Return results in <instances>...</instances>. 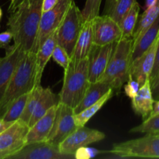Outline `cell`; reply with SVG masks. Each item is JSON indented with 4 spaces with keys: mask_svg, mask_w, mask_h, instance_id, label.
Masks as SVG:
<instances>
[{
    "mask_svg": "<svg viewBox=\"0 0 159 159\" xmlns=\"http://www.w3.org/2000/svg\"><path fill=\"white\" fill-rule=\"evenodd\" d=\"M94 45L92 20H85L81 28L71 59L80 60L87 58Z\"/></svg>",
    "mask_w": 159,
    "mask_h": 159,
    "instance_id": "21",
    "label": "cell"
},
{
    "mask_svg": "<svg viewBox=\"0 0 159 159\" xmlns=\"http://www.w3.org/2000/svg\"><path fill=\"white\" fill-rule=\"evenodd\" d=\"M9 155L6 153H2V152H0V159H5L8 158Z\"/></svg>",
    "mask_w": 159,
    "mask_h": 159,
    "instance_id": "42",
    "label": "cell"
},
{
    "mask_svg": "<svg viewBox=\"0 0 159 159\" xmlns=\"http://www.w3.org/2000/svg\"><path fill=\"white\" fill-rule=\"evenodd\" d=\"M159 35V16L141 35L133 41L130 66L150 47Z\"/></svg>",
    "mask_w": 159,
    "mask_h": 159,
    "instance_id": "20",
    "label": "cell"
},
{
    "mask_svg": "<svg viewBox=\"0 0 159 159\" xmlns=\"http://www.w3.org/2000/svg\"><path fill=\"white\" fill-rule=\"evenodd\" d=\"M94 44L98 46L115 43L123 37L119 25L109 15L97 16L92 20Z\"/></svg>",
    "mask_w": 159,
    "mask_h": 159,
    "instance_id": "11",
    "label": "cell"
},
{
    "mask_svg": "<svg viewBox=\"0 0 159 159\" xmlns=\"http://www.w3.org/2000/svg\"><path fill=\"white\" fill-rule=\"evenodd\" d=\"M51 57L53 58L54 61H55L58 65H60L64 70L66 69L70 61H71V57H70L66 51L59 43H57V45L55 48Z\"/></svg>",
    "mask_w": 159,
    "mask_h": 159,
    "instance_id": "30",
    "label": "cell"
},
{
    "mask_svg": "<svg viewBox=\"0 0 159 159\" xmlns=\"http://www.w3.org/2000/svg\"><path fill=\"white\" fill-rule=\"evenodd\" d=\"M112 88L110 85L104 83V82H99V81L90 83V86H89L87 91L86 92L82 100L73 109V112H74L75 114L79 113L80 112L83 111L86 108L91 106L92 104L95 103L105 93H107Z\"/></svg>",
    "mask_w": 159,
    "mask_h": 159,
    "instance_id": "22",
    "label": "cell"
},
{
    "mask_svg": "<svg viewBox=\"0 0 159 159\" xmlns=\"http://www.w3.org/2000/svg\"><path fill=\"white\" fill-rule=\"evenodd\" d=\"M104 138L105 134L103 132L84 126L78 127L71 134L59 144V148L62 153L74 156L75 152L80 148L99 142Z\"/></svg>",
    "mask_w": 159,
    "mask_h": 159,
    "instance_id": "12",
    "label": "cell"
},
{
    "mask_svg": "<svg viewBox=\"0 0 159 159\" xmlns=\"http://www.w3.org/2000/svg\"><path fill=\"white\" fill-rule=\"evenodd\" d=\"M154 99L153 97L150 79L140 86L137 94L132 98V108L134 113L146 120L153 110Z\"/></svg>",
    "mask_w": 159,
    "mask_h": 159,
    "instance_id": "18",
    "label": "cell"
},
{
    "mask_svg": "<svg viewBox=\"0 0 159 159\" xmlns=\"http://www.w3.org/2000/svg\"><path fill=\"white\" fill-rule=\"evenodd\" d=\"M20 1H21V0H11L10 5H9V12H10L11 11H12V9H13L14 8H15L16 6L20 3Z\"/></svg>",
    "mask_w": 159,
    "mask_h": 159,
    "instance_id": "40",
    "label": "cell"
},
{
    "mask_svg": "<svg viewBox=\"0 0 159 159\" xmlns=\"http://www.w3.org/2000/svg\"><path fill=\"white\" fill-rule=\"evenodd\" d=\"M62 88L59 93V100L74 109L84 98L90 82L88 78V59H71L64 70Z\"/></svg>",
    "mask_w": 159,
    "mask_h": 159,
    "instance_id": "2",
    "label": "cell"
},
{
    "mask_svg": "<svg viewBox=\"0 0 159 159\" xmlns=\"http://www.w3.org/2000/svg\"><path fill=\"white\" fill-rule=\"evenodd\" d=\"M140 9V5L137 2L128 13L125 16L123 20L120 22L119 26L122 30L123 37H132L134 30L138 20Z\"/></svg>",
    "mask_w": 159,
    "mask_h": 159,
    "instance_id": "26",
    "label": "cell"
},
{
    "mask_svg": "<svg viewBox=\"0 0 159 159\" xmlns=\"http://www.w3.org/2000/svg\"><path fill=\"white\" fill-rule=\"evenodd\" d=\"M109 153L118 158H159V134L114 144Z\"/></svg>",
    "mask_w": 159,
    "mask_h": 159,
    "instance_id": "6",
    "label": "cell"
},
{
    "mask_svg": "<svg viewBox=\"0 0 159 159\" xmlns=\"http://www.w3.org/2000/svg\"><path fill=\"white\" fill-rule=\"evenodd\" d=\"M12 33L9 30L5 31V32L0 33V48H9V44L11 40H12Z\"/></svg>",
    "mask_w": 159,
    "mask_h": 159,
    "instance_id": "33",
    "label": "cell"
},
{
    "mask_svg": "<svg viewBox=\"0 0 159 159\" xmlns=\"http://www.w3.org/2000/svg\"><path fill=\"white\" fill-rule=\"evenodd\" d=\"M59 95L50 88H43L41 85L34 87L30 93L27 102L20 119L31 127L50 108L59 103Z\"/></svg>",
    "mask_w": 159,
    "mask_h": 159,
    "instance_id": "5",
    "label": "cell"
},
{
    "mask_svg": "<svg viewBox=\"0 0 159 159\" xmlns=\"http://www.w3.org/2000/svg\"><path fill=\"white\" fill-rule=\"evenodd\" d=\"M30 93L21 95L19 97L16 98L8 105L5 110L4 113L2 116L3 120L6 122H15L20 119L24 110L25 107L29 98Z\"/></svg>",
    "mask_w": 159,
    "mask_h": 159,
    "instance_id": "25",
    "label": "cell"
},
{
    "mask_svg": "<svg viewBox=\"0 0 159 159\" xmlns=\"http://www.w3.org/2000/svg\"><path fill=\"white\" fill-rule=\"evenodd\" d=\"M158 38L159 35L152 45L130 66L129 75L139 82L140 86H142L147 80L150 79V75L155 62Z\"/></svg>",
    "mask_w": 159,
    "mask_h": 159,
    "instance_id": "16",
    "label": "cell"
},
{
    "mask_svg": "<svg viewBox=\"0 0 159 159\" xmlns=\"http://www.w3.org/2000/svg\"><path fill=\"white\" fill-rule=\"evenodd\" d=\"M159 16V0H156L155 3L147 10H144L143 13L140 16V19L137 21L134 30L132 40L133 41L137 40L139 37L144 32L153 22Z\"/></svg>",
    "mask_w": 159,
    "mask_h": 159,
    "instance_id": "24",
    "label": "cell"
},
{
    "mask_svg": "<svg viewBox=\"0 0 159 159\" xmlns=\"http://www.w3.org/2000/svg\"><path fill=\"white\" fill-rule=\"evenodd\" d=\"M135 2H137V0H117L113 10L109 16L119 25L120 22L130 10Z\"/></svg>",
    "mask_w": 159,
    "mask_h": 159,
    "instance_id": "28",
    "label": "cell"
},
{
    "mask_svg": "<svg viewBox=\"0 0 159 159\" xmlns=\"http://www.w3.org/2000/svg\"><path fill=\"white\" fill-rule=\"evenodd\" d=\"M150 82H151V88L153 97L156 100H157V99H159V71L154 77V79Z\"/></svg>",
    "mask_w": 159,
    "mask_h": 159,
    "instance_id": "34",
    "label": "cell"
},
{
    "mask_svg": "<svg viewBox=\"0 0 159 159\" xmlns=\"http://www.w3.org/2000/svg\"><path fill=\"white\" fill-rule=\"evenodd\" d=\"M84 21L82 12L73 1L56 30L58 43L66 51L70 57Z\"/></svg>",
    "mask_w": 159,
    "mask_h": 159,
    "instance_id": "7",
    "label": "cell"
},
{
    "mask_svg": "<svg viewBox=\"0 0 159 159\" xmlns=\"http://www.w3.org/2000/svg\"><path fill=\"white\" fill-rule=\"evenodd\" d=\"M73 1L74 0H58L57 3L52 9L42 12L36 41L35 53L45 39L57 30Z\"/></svg>",
    "mask_w": 159,
    "mask_h": 159,
    "instance_id": "9",
    "label": "cell"
},
{
    "mask_svg": "<svg viewBox=\"0 0 159 159\" xmlns=\"http://www.w3.org/2000/svg\"><path fill=\"white\" fill-rule=\"evenodd\" d=\"M112 95H113V89H111L107 93L104 95L101 99L98 101H97L95 103L92 104L91 106L88 107L87 108H86L85 110H84L83 111L80 112L79 113H76L74 115L75 118V122L76 124L78 127H83V126H85V124L88 122L89 120L93 116H94L97 113V112H98V110L109 100V99L112 98Z\"/></svg>",
    "mask_w": 159,
    "mask_h": 159,
    "instance_id": "23",
    "label": "cell"
},
{
    "mask_svg": "<svg viewBox=\"0 0 159 159\" xmlns=\"http://www.w3.org/2000/svg\"><path fill=\"white\" fill-rule=\"evenodd\" d=\"M12 124V122H6V121L3 120L2 118L0 116V133H2L6 128H8Z\"/></svg>",
    "mask_w": 159,
    "mask_h": 159,
    "instance_id": "38",
    "label": "cell"
},
{
    "mask_svg": "<svg viewBox=\"0 0 159 159\" xmlns=\"http://www.w3.org/2000/svg\"><path fill=\"white\" fill-rule=\"evenodd\" d=\"M36 87V53L26 52L17 65L0 103V116L16 98L31 93Z\"/></svg>",
    "mask_w": 159,
    "mask_h": 159,
    "instance_id": "3",
    "label": "cell"
},
{
    "mask_svg": "<svg viewBox=\"0 0 159 159\" xmlns=\"http://www.w3.org/2000/svg\"><path fill=\"white\" fill-rule=\"evenodd\" d=\"M57 43V33L55 30L45 39L36 52V86L41 85L43 71L52 56L53 51Z\"/></svg>",
    "mask_w": 159,
    "mask_h": 159,
    "instance_id": "19",
    "label": "cell"
},
{
    "mask_svg": "<svg viewBox=\"0 0 159 159\" xmlns=\"http://www.w3.org/2000/svg\"><path fill=\"white\" fill-rule=\"evenodd\" d=\"M101 0H86L85 5L81 11L84 20H91L98 16Z\"/></svg>",
    "mask_w": 159,
    "mask_h": 159,
    "instance_id": "29",
    "label": "cell"
},
{
    "mask_svg": "<svg viewBox=\"0 0 159 159\" xmlns=\"http://www.w3.org/2000/svg\"><path fill=\"white\" fill-rule=\"evenodd\" d=\"M126 82L127 83L124 86L125 93H126V95L128 97L132 99V98H133L137 94V93H138L139 89L140 88V85L139 84V82L136 79H134L130 75H129V79H128V81Z\"/></svg>",
    "mask_w": 159,
    "mask_h": 159,
    "instance_id": "32",
    "label": "cell"
},
{
    "mask_svg": "<svg viewBox=\"0 0 159 159\" xmlns=\"http://www.w3.org/2000/svg\"><path fill=\"white\" fill-rule=\"evenodd\" d=\"M11 159H73L74 156L64 154L59 146L48 141H39L26 144L11 155Z\"/></svg>",
    "mask_w": 159,
    "mask_h": 159,
    "instance_id": "10",
    "label": "cell"
},
{
    "mask_svg": "<svg viewBox=\"0 0 159 159\" xmlns=\"http://www.w3.org/2000/svg\"><path fill=\"white\" fill-rule=\"evenodd\" d=\"M116 43L98 46L94 44L90 51L88 59V78L90 83L100 80L104 74Z\"/></svg>",
    "mask_w": 159,
    "mask_h": 159,
    "instance_id": "14",
    "label": "cell"
},
{
    "mask_svg": "<svg viewBox=\"0 0 159 159\" xmlns=\"http://www.w3.org/2000/svg\"><path fill=\"white\" fill-rule=\"evenodd\" d=\"M58 0H43L42 2V12L49 11L52 9L55 4L57 3Z\"/></svg>",
    "mask_w": 159,
    "mask_h": 159,
    "instance_id": "36",
    "label": "cell"
},
{
    "mask_svg": "<svg viewBox=\"0 0 159 159\" xmlns=\"http://www.w3.org/2000/svg\"><path fill=\"white\" fill-rule=\"evenodd\" d=\"M57 106L50 108L42 117H41L32 127H30L26 136V144L46 140L52 128Z\"/></svg>",
    "mask_w": 159,
    "mask_h": 159,
    "instance_id": "17",
    "label": "cell"
},
{
    "mask_svg": "<svg viewBox=\"0 0 159 159\" xmlns=\"http://www.w3.org/2000/svg\"><path fill=\"white\" fill-rule=\"evenodd\" d=\"M117 0H105V6H104V13L105 15H110L111 12H112L116 3Z\"/></svg>",
    "mask_w": 159,
    "mask_h": 159,
    "instance_id": "37",
    "label": "cell"
},
{
    "mask_svg": "<svg viewBox=\"0 0 159 159\" xmlns=\"http://www.w3.org/2000/svg\"><path fill=\"white\" fill-rule=\"evenodd\" d=\"M129 131L131 133L159 134V114L149 116L141 124L134 127Z\"/></svg>",
    "mask_w": 159,
    "mask_h": 159,
    "instance_id": "27",
    "label": "cell"
},
{
    "mask_svg": "<svg viewBox=\"0 0 159 159\" xmlns=\"http://www.w3.org/2000/svg\"><path fill=\"white\" fill-rule=\"evenodd\" d=\"M2 11L1 8H0V20H1L2 18Z\"/></svg>",
    "mask_w": 159,
    "mask_h": 159,
    "instance_id": "43",
    "label": "cell"
},
{
    "mask_svg": "<svg viewBox=\"0 0 159 159\" xmlns=\"http://www.w3.org/2000/svg\"><path fill=\"white\" fill-rule=\"evenodd\" d=\"M156 0H145V5H144V10H147L149 8H151L153 5L155 3Z\"/></svg>",
    "mask_w": 159,
    "mask_h": 159,
    "instance_id": "41",
    "label": "cell"
},
{
    "mask_svg": "<svg viewBox=\"0 0 159 159\" xmlns=\"http://www.w3.org/2000/svg\"><path fill=\"white\" fill-rule=\"evenodd\" d=\"M159 71V38H158V43H157V53H156V57H155V62H154V68H153L151 74L150 75V82L154 79L156 75L157 74Z\"/></svg>",
    "mask_w": 159,
    "mask_h": 159,
    "instance_id": "35",
    "label": "cell"
},
{
    "mask_svg": "<svg viewBox=\"0 0 159 159\" xmlns=\"http://www.w3.org/2000/svg\"><path fill=\"white\" fill-rule=\"evenodd\" d=\"M43 0H21L10 12L7 26L12 34L13 45L23 51L35 52L42 15Z\"/></svg>",
    "mask_w": 159,
    "mask_h": 159,
    "instance_id": "1",
    "label": "cell"
},
{
    "mask_svg": "<svg viewBox=\"0 0 159 159\" xmlns=\"http://www.w3.org/2000/svg\"><path fill=\"white\" fill-rule=\"evenodd\" d=\"M30 127L20 120L12 123L0 133V152L9 155L8 158L26 144V136Z\"/></svg>",
    "mask_w": 159,
    "mask_h": 159,
    "instance_id": "13",
    "label": "cell"
},
{
    "mask_svg": "<svg viewBox=\"0 0 159 159\" xmlns=\"http://www.w3.org/2000/svg\"><path fill=\"white\" fill-rule=\"evenodd\" d=\"M73 108L59 102L57 106L52 128L45 141L59 146L78 127L74 118Z\"/></svg>",
    "mask_w": 159,
    "mask_h": 159,
    "instance_id": "8",
    "label": "cell"
},
{
    "mask_svg": "<svg viewBox=\"0 0 159 159\" xmlns=\"http://www.w3.org/2000/svg\"><path fill=\"white\" fill-rule=\"evenodd\" d=\"M102 152L98 150V149L93 148L81 147L78 148L74 153V158L76 159H89L94 158Z\"/></svg>",
    "mask_w": 159,
    "mask_h": 159,
    "instance_id": "31",
    "label": "cell"
},
{
    "mask_svg": "<svg viewBox=\"0 0 159 159\" xmlns=\"http://www.w3.org/2000/svg\"><path fill=\"white\" fill-rule=\"evenodd\" d=\"M25 54L19 47L12 45L6 49V55L0 57V103L3 99L14 71Z\"/></svg>",
    "mask_w": 159,
    "mask_h": 159,
    "instance_id": "15",
    "label": "cell"
},
{
    "mask_svg": "<svg viewBox=\"0 0 159 159\" xmlns=\"http://www.w3.org/2000/svg\"><path fill=\"white\" fill-rule=\"evenodd\" d=\"M159 114V99L155 100L154 102V107H153V110L149 116H155V115ZM148 116V117H149Z\"/></svg>",
    "mask_w": 159,
    "mask_h": 159,
    "instance_id": "39",
    "label": "cell"
},
{
    "mask_svg": "<svg viewBox=\"0 0 159 159\" xmlns=\"http://www.w3.org/2000/svg\"><path fill=\"white\" fill-rule=\"evenodd\" d=\"M132 43V37H122L116 42L107 68L99 82L108 84L113 90L121 89L129 79Z\"/></svg>",
    "mask_w": 159,
    "mask_h": 159,
    "instance_id": "4",
    "label": "cell"
}]
</instances>
